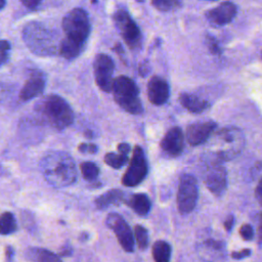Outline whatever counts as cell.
Returning a JSON list of instances; mask_svg holds the SVG:
<instances>
[{
    "instance_id": "1",
    "label": "cell",
    "mask_w": 262,
    "mask_h": 262,
    "mask_svg": "<svg viewBox=\"0 0 262 262\" xmlns=\"http://www.w3.org/2000/svg\"><path fill=\"white\" fill-rule=\"evenodd\" d=\"M41 172L48 184L62 188L77 182L78 172L74 159L64 151L51 150L40 162Z\"/></svg>"
},
{
    "instance_id": "2",
    "label": "cell",
    "mask_w": 262,
    "mask_h": 262,
    "mask_svg": "<svg viewBox=\"0 0 262 262\" xmlns=\"http://www.w3.org/2000/svg\"><path fill=\"white\" fill-rule=\"evenodd\" d=\"M35 114L41 123L59 131L74 122L72 107L57 94H49L39 99L35 104Z\"/></svg>"
},
{
    "instance_id": "3",
    "label": "cell",
    "mask_w": 262,
    "mask_h": 262,
    "mask_svg": "<svg viewBox=\"0 0 262 262\" xmlns=\"http://www.w3.org/2000/svg\"><path fill=\"white\" fill-rule=\"evenodd\" d=\"M21 37L29 50L38 56H52L58 52L57 34L40 21L27 23L23 28Z\"/></svg>"
},
{
    "instance_id": "4",
    "label": "cell",
    "mask_w": 262,
    "mask_h": 262,
    "mask_svg": "<svg viewBox=\"0 0 262 262\" xmlns=\"http://www.w3.org/2000/svg\"><path fill=\"white\" fill-rule=\"evenodd\" d=\"M245 143V135L239 128L226 126L215 134L214 154L220 161H230L243 151Z\"/></svg>"
},
{
    "instance_id": "5",
    "label": "cell",
    "mask_w": 262,
    "mask_h": 262,
    "mask_svg": "<svg viewBox=\"0 0 262 262\" xmlns=\"http://www.w3.org/2000/svg\"><path fill=\"white\" fill-rule=\"evenodd\" d=\"M61 28L66 34V40L84 47L91 31L87 11L81 7L71 9L62 17Z\"/></svg>"
},
{
    "instance_id": "6",
    "label": "cell",
    "mask_w": 262,
    "mask_h": 262,
    "mask_svg": "<svg viewBox=\"0 0 262 262\" xmlns=\"http://www.w3.org/2000/svg\"><path fill=\"white\" fill-rule=\"evenodd\" d=\"M113 95L115 101L127 113L139 115L142 113V102L139 98L137 84L127 76H119L114 79Z\"/></svg>"
},
{
    "instance_id": "7",
    "label": "cell",
    "mask_w": 262,
    "mask_h": 262,
    "mask_svg": "<svg viewBox=\"0 0 262 262\" xmlns=\"http://www.w3.org/2000/svg\"><path fill=\"white\" fill-rule=\"evenodd\" d=\"M116 27L130 49H138L141 47L142 35L139 27L134 21L130 13L125 8H119L113 15Z\"/></svg>"
},
{
    "instance_id": "8",
    "label": "cell",
    "mask_w": 262,
    "mask_h": 262,
    "mask_svg": "<svg viewBox=\"0 0 262 262\" xmlns=\"http://www.w3.org/2000/svg\"><path fill=\"white\" fill-rule=\"evenodd\" d=\"M199 187L195 177L191 174H183L179 179L177 190V208L180 214L190 213L198 202Z\"/></svg>"
},
{
    "instance_id": "9",
    "label": "cell",
    "mask_w": 262,
    "mask_h": 262,
    "mask_svg": "<svg viewBox=\"0 0 262 262\" xmlns=\"http://www.w3.org/2000/svg\"><path fill=\"white\" fill-rule=\"evenodd\" d=\"M148 167L145 158L144 150L141 146L135 145L133 148V156L130 160V164L122 177L123 185L127 187H133L141 183L147 175Z\"/></svg>"
},
{
    "instance_id": "10",
    "label": "cell",
    "mask_w": 262,
    "mask_h": 262,
    "mask_svg": "<svg viewBox=\"0 0 262 262\" xmlns=\"http://www.w3.org/2000/svg\"><path fill=\"white\" fill-rule=\"evenodd\" d=\"M115 63L113 58L105 53H98L93 61V73L96 85L104 92H111L113 89V74Z\"/></svg>"
},
{
    "instance_id": "11",
    "label": "cell",
    "mask_w": 262,
    "mask_h": 262,
    "mask_svg": "<svg viewBox=\"0 0 262 262\" xmlns=\"http://www.w3.org/2000/svg\"><path fill=\"white\" fill-rule=\"evenodd\" d=\"M105 225L115 232L119 244L126 252L131 253L134 251V238L131 228L120 214L110 213L105 218Z\"/></svg>"
},
{
    "instance_id": "12",
    "label": "cell",
    "mask_w": 262,
    "mask_h": 262,
    "mask_svg": "<svg viewBox=\"0 0 262 262\" xmlns=\"http://www.w3.org/2000/svg\"><path fill=\"white\" fill-rule=\"evenodd\" d=\"M204 181L207 188L214 195H222L227 187V172L225 167L219 162L211 164L205 174Z\"/></svg>"
},
{
    "instance_id": "13",
    "label": "cell",
    "mask_w": 262,
    "mask_h": 262,
    "mask_svg": "<svg viewBox=\"0 0 262 262\" xmlns=\"http://www.w3.org/2000/svg\"><path fill=\"white\" fill-rule=\"evenodd\" d=\"M237 13V7L232 2H222L205 12L206 19L213 27H221L230 23Z\"/></svg>"
},
{
    "instance_id": "14",
    "label": "cell",
    "mask_w": 262,
    "mask_h": 262,
    "mask_svg": "<svg viewBox=\"0 0 262 262\" xmlns=\"http://www.w3.org/2000/svg\"><path fill=\"white\" fill-rule=\"evenodd\" d=\"M216 127L217 124L214 121L194 122L186 128V140L192 146L201 145L210 138Z\"/></svg>"
},
{
    "instance_id": "15",
    "label": "cell",
    "mask_w": 262,
    "mask_h": 262,
    "mask_svg": "<svg viewBox=\"0 0 262 262\" xmlns=\"http://www.w3.org/2000/svg\"><path fill=\"white\" fill-rule=\"evenodd\" d=\"M46 85V76L40 70H33L19 91L18 97L23 101L31 100L39 96Z\"/></svg>"
},
{
    "instance_id": "16",
    "label": "cell",
    "mask_w": 262,
    "mask_h": 262,
    "mask_svg": "<svg viewBox=\"0 0 262 262\" xmlns=\"http://www.w3.org/2000/svg\"><path fill=\"white\" fill-rule=\"evenodd\" d=\"M160 147L167 156H179L184 147V136L181 128L178 126L170 128L162 138Z\"/></svg>"
},
{
    "instance_id": "17",
    "label": "cell",
    "mask_w": 262,
    "mask_h": 262,
    "mask_svg": "<svg viewBox=\"0 0 262 262\" xmlns=\"http://www.w3.org/2000/svg\"><path fill=\"white\" fill-rule=\"evenodd\" d=\"M170 96V87L167 81L160 76H152L147 83V97L155 105L164 104Z\"/></svg>"
},
{
    "instance_id": "18",
    "label": "cell",
    "mask_w": 262,
    "mask_h": 262,
    "mask_svg": "<svg viewBox=\"0 0 262 262\" xmlns=\"http://www.w3.org/2000/svg\"><path fill=\"white\" fill-rule=\"evenodd\" d=\"M200 256L206 262H224L226 259L225 244L222 241L209 238L203 243L202 254Z\"/></svg>"
},
{
    "instance_id": "19",
    "label": "cell",
    "mask_w": 262,
    "mask_h": 262,
    "mask_svg": "<svg viewBox=\"0 0 262 262\" xmlns=\"http://www.w3.org/2000/svg\"><path fill=\"white\" fill-rule=\"evenodd\" d=\"M179 101L182 106L192 114H200L210 106V103L195 94L182 92L179 95Z\"/></svg>"
},
{
    "instance_id": "20",
    "label": "cell",
    "mask_w": 262,
    "mask_h": 262,
    "mask_svg": "<svg viewBox=\"0 0 262 262\" xmlns=\"http://www.w3.org/2000/svg\"><path fill=\"white\" fill-rule=\"evenodd\" d=\"M125 201V192L121 189L113 188L104 193L97 196L94 201V204L97 209L103 210L112 205H120Z\"/></svg>"
},
{
    "instance_id": "21",
    "label": "cell",
    "mask_w": 262,
    "mask_h": 262,
    "mask_svg": "<svg viewBox=\"0 0 262 262\" xmlns=\"http://www.w3.org/2000/svg\"><path fill=\"white\" fill-rule=\"evenodd\" d=\"M127 205L139 216H146L151 207L150 200L145 193L132 194L127 201Z\"/></svg>"
},
{
    "instance_id": "22",
    "label": "cell",
    "mask_w": 262,
    "mask_h": 262,
    "mask_svg": "<svg viewBox=\"0 0 262 262\" xmlns=\"http://www.w3.org/2000/svg\"><path fill=\"white\" fill-rule=\"evenodd\" d=\"M27 257L35 262H62L58 255L49 250L40 248L30 249L27 253Z\"/></svg>"
},
{
    "instance_id": "23",
    "label": "cell",
    "mask_w": 262,
    "mask_h": 262,
    "mask_svg": "<svg viewBox=\"0 0 262 262\" xmlns=\"http://www.w3.org/2000/svg\"><path fill=\"white\" fill-rule=\"evenodd\" d=\"M152 257L155 262H170L171 246L165 241H157L152 246Z\"/></svg>"
},
{
    "instance_id": "24",
    "label": "cell",
    "mask_w": 262,
    "mask_h": 262,
    "mask_svg": "<svg viewBox=\"0 0 262 262\" xmlns=\"http://www.w3.org/2000/svg\"><path fill=\"white\" fill-rule=\"evenodd\" d=\"M83 47L70 42L68 40H66L64 38L59 42V49H58V53L66 59H74L76 58L82 51Z\"/></svg>"
},
{
    "instance_id": "25",
    "label": "cell",
    "mask_w": 262,
    "mask_h": 262,
    "mask_svg": "<svg viewBox=\"0 0 262 262\" xmlns=\"http://www.w3.org/2000/svg\"><path fill=\"white\" fill-rule=\"evenodd\" d=\"M17 229L16 221L11 212H4L0 217V231L3 235L11 234Z\"/></svg>"
},
{
    "instance_id": "26",
    "label": "cell",
    "mask_w": 262,
    "mask_h": 262,
    "mask_svg": "<svg viewBox=\"0 0 262 262\" xmlns=\"http://www.w3.org/2000/svg\"><path fill=\"white\" fill-rule=\"evenodd\" d=\"M80 170L82 177L87 181H95L99 175V168L95 163L90 161L81 163Z\"/></svg>"
},
{
    "instance_id": "27",
    "label": "cell",
    "mask_w": 262,
    "mask_h": 262,
    "mask_svg": "<svg viewBox=\"0 0 262 262\" xmlns=\"http://www.w3.org/2000/svg\"><path fill=\"white\" fill-rule=\"evenodd\" d=\"M128 156L115 154V152H107L104 155V162L106 165L112 167L113 169H121L124 167L128 162Z\"/></svg>"
},
{
    "instance_id": "28",
    "label": "cell",
    "mask_w": 262,
    "mask_h": 262,
    "mask_svg": "<svg viewBox=\"0 0 262 262\" xmlns=\"http://www.w3.org/2000/svg\"><path fill=\"white\" fill-rule=\"evenodd\" d=\"M150 4L160 11L168 12V11L180 8L182 5V2L177 0H155V1H151Z\"/></svg>"
},
{
    "instance_id": "29",
    "label": "cell",
    "mask_w": 262,
    "mask_h": 262,
    "mask_svg": "<svg viewBox=\"0 0 262 262\" xmlns=\"http://www.w3.org/2000/svg\"><path fill=\"white\" fill-rule=\"evenodd\" d=\"M134 236L139 249L144 250L148 246V233L145 227L142 225H135L134 227Z\"/></svg>"
},
{
    "instance_id": "30",
    "label": "cell",
    "mask_w": 262,
    "mask_h": 262,
    "mask_svg": "<svg viewBox=\"0 0 262 262\" xmlns=\"http://www.w3.org/2000/svg\"><path fill=\"white\" fill-rule=\"evenodd\" d=\"M206 44L207 47L209 49V51L214 54V55H220L221 54V47L218 43V41L216 40L215 37L211 36V35H207L206 36Z\"/></svg>"
},
{
    "instance_id": "31",
    "label": "cell",
    "mask_w": 262,
    "mask_h": 262,
    "mask_svg": "<svg viewBox=\"0 0 262 262\" xmlns=\"http://www.w3.org/2000/svg\"><path fill=\"white\" fill-rule=\"evenodd\" d=\"M10 43L7 40H2L0 44V55H1V66H3L9 57Z\"/></svg>"
},
{
    "instance_id": "32",
    "label": "cell",
    "mask_w": 262,
    "mask_h": 262,
    "mask_svg": "<svg viewBox=\"0 0 262 262\" xmlns=\"http://www.w3.org/2000/svg\"><path fill=\"white\" fill-rule=\"evenodd\" d=\"M78 150L82 154H96L98 151V147L96 144L94 143H86V142H82L78 145Z\"/></svg>"
},
{
    "instance_id": "33",
    "label": "cell",
    "mask_w": 262,
    "mask_h": 262,
    "mask_svg": "<svg viewBox=\"0 0 262 262\" xmlns=\"http://www.w3.org/2000/svg\"><path fill=\"white\" fill-rule=\"evenodd\" d=\"M239 234L245 241H251L254 237V229L250 224H244L239 229Z\"/></svg>"
},
{
    "instance_id": "34",
    "label": "cell",
    "mask_w": 262,
    "mask_h": 262,
    "mask_svg": "<svg viewBox=\"0 0 262 262\" xmlns=\"http://www.w3.org/2000/svg\"><path fill=\"white\" fill-rule=\"evenodd\" d=\"M251 255V250L249 249H244L242 251H238V252H233L231 254V257L235 260H239V259H243V258H246L247 256Z\"/></svg>"
},
{
    "instance_id": "35",
    "label": "cell",
    "mask_w": 262,
    "mask_h": 262,
    "mask_svg": "<svg viewBox=\"0 0 262 262\" xmlns=\"http://www.w3.org/2000/svg\"><path fill=\"white\" fill-rule=\"evenodd\" d=\"M255 198H256V201L258 202V204L262 206V177L260 178V180L256 186Z\"/></svg>"
},
{
    "instance_id": "36",
    "label": "cell",
    "mask_w": 262,
    "mask_h": 262,
    "mask_svg": "<svg viewBox=\"0 0 262 262\" xmlns=\"http://www.w3.org/2000/svg\"><path fill=\"white\" fill-rule=\"evenodd\" d=\"M118 151L121 155L128 156L129 152L131 151V146L128 143H126V142H121V143L118 144Z\"/></svg>"
},
{
    "instance_id": "37",
    "label": "cell",
    "mask_w": 262,
    "mask_h": 262,
    "mask_svg": "<svg viewBox=\"0 0 262 262\" xmlns=\"http://www.w3.org/2000/svg\"><path fill=\"white\" fill-rule=\"evenodd\" d=\"M138 72L139 74L144 77L148 72H149V66H148V62L146 60L142 61L139 66H138Z\"/></svg>"
},
{
    "instance_id": "38",
    "label": "cell",
    "mask_w": 262,
    "mask_h": 262,
    "mask_svg": "<svg viewBox=\"0 0 262 262\" xmlns=\"http://www.w3.org/2000/svg\"><path fill=\"white\" fill-rule=\"evenodd\" d=\"M41 2L39 0H23L21 4L30 9H35Z\"/></svg>"
},
{
    "instance_id": "39",
    "label": "cell",
    "mask_w": 262,
    "mask_h": 262,
    "mask_svg": "<svg viewBox=\"0 0 262 262\" xmlns=\"http://www.w3.org/2000/svg\"><path fill=\"white\" fill-rule=\"evenodd\" d=\"M233 224H234V217L232 215H229L225 219V221H224V228H225V230L226 231H230L232 226H233Z\"/></svg>"
},
{
    "instance_id": "40",
    "label": "cell",
    "mask_w": 262,
    "mask_h": 262,
    "mask_svg": "<svg viewBox=\"0 0 262 262\" xmlns=\"http://www.w3.org/2000/svg\"><path fill=\"white\" fill-rule=\"evenodd\" d=\"M5 253H6V260H7V262H11L12 258H13V254H14V251H13L12 247L11 246H7Z\"/></svg>"
},
{
    "instance_id": "41",
    "label": "cell",
    "mask_w": 262,
    "mask_h": 262,
    "mask_svg": "<svg viewBox=\"0 0 262 262\" xmlns=\"http://www.w3.org/2000/svg\"><path fill=\"white\" fill-rule=\"evenodd\" d=\"M258 242L262 245V213L259 216V224H258Z\"/></svg>"
},
{
    "instance_id": "42",
    "label": "cell",
    "mask_w": 262,
    "mask_h": 262,
    "mask_svg": "<svg viewBox=\"0 0 262 262\" xmlns=\"http://www.w3.org/2000/svg\"><path fill=\"white\" fill-rule=\"evenodd\" d=\"M114 51L119 55V56H122V55H124V48H123V45L120 43V42H118V43H116L115 44V46H114Z\"/></svg>"
},
{
    "instance_id": "43",
    "label": "cell",
    "mask_w": 262,
    "mask_h": 262,
    "mask_svg": "<svg viewBox=\"0 0 262 262\" xmlns=\"http://www.w3.org/2000/svg\"><path fill=\"white\" fill-rule=\"evenodd\" d=\"M72 254V248L69 246H64L63 248L60 249L59 251V255L60 256H69Z\"/></svg>"
},
{
    "instance_id": "44",
    "label": "cell",
    "mask_w": 262,
    "mask_h": 262,
    "mask_svg": "<svg viewBox=\"0 0 262 262\" xmlns=\"http://www.w3.org/2000/svg\"><path fill=\"white\" fill-rule=\"evenodd\" d=\"M88 236H89V235H88V233H86V232H83V233L81 234V237H80V239H83V241H84V239H87V238H88Z\"/></svg>"
},
{
    "instance_id": "45",
    "label": "cell",
    "mask_w": 262,
    "mask_h": 262,
    "mask_svg": "<svg viewBox=\"0 0 262 262\" xmlns=\"http://www.w3.org/2000/svg\"><path fill=\"white\" fill-rule=\"evenodd\" d=\"M85 136H86V137H88V138H92V136H93V135H92V132H91V131L87 130V131L85 132Z\"/></svg>"
},
{
    "instance_id": "46",
    "label": "cell",
    "mask_w": 262,
    "mask_h": 262,
    "mask_svg": "<svg viewBox=\"0 0 262 262\" xmlns=\"http://www.w3.org/2000/svg\"><path fill=\"white\" fill-rule=\"evenodd\" d=\"M5 3H6V2H5V1H4V0H3V1H2V3H1V6H0V8H1V9H3V7H4V5H5Z\"/></svg>"
}]
</instances>
